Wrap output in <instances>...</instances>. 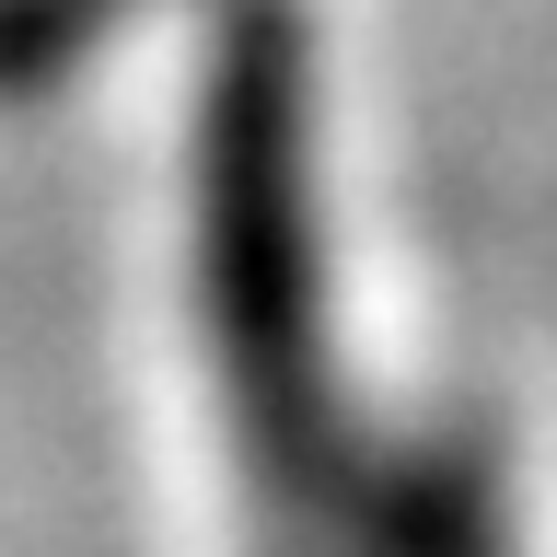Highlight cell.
I'll use <instances>...</instances> for the list:
<instances>
[{
	"instance_id": "1",
	"label": "cell",
	"mask_w": 557,
	"mask_h": 557,
	"mask_svg": "<svg viewBox=\"0 0 557 557\" xmlns=\"http://www.w3.org/2000/svg\"><path fill=\"white\" fill-rule=\"evenodd\" d=\"M198 302L221 348L256 557H511L465 453H407L360 430V407L337 395L302 59L278 24H244L221 47L198 116Z\"/></svg>"
}]
</instances>
